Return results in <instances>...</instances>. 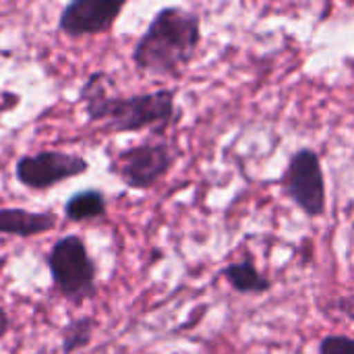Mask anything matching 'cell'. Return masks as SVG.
Here are the masks:
<instances>
[{"mask_svg":"<svg viewBox=\"0 0 354 354\" xmlns=\"http://www.w3.org/2000/svg\"><path fill=\"white\" fill-rule=\"evenodd\" d=\"M114 81L108 73L95 71L79 89L89 122H104L112 133H137L151 129L158 135L178 118L176 89L164 87L147 93L118 95L112 93Z\"/></svg>","mask_w":354,"mask_h":354,"instance_id":"cell-1","label":"cell"},{"mask_svg":"<svg viewBox=\"0 0 354 354\" xmlns=\"http://www.w3.org/2000/svg\"><path fill=\"white\" fill-rule=\"evenodd\" d=\"M201 17L183 6L160 8L133 48L137 71L153 77H178L201 46Z\"/></svg>","mask_w":354,"mask_h":354,"instance_id":"cell-2","label":"cell"},{"mask_svg":"<svg viewBox=\"0 0 354 354\" xmlns=\"http://www.w3.org/2000/svg\"><path fill=\"white\" fill-rule=\"evenodd\" d=\"M56 290L71 305H83L97 295V266L79 234L60 236L46 255Z\"/></svg>","mask_w":354,"mask_h":354,"instance_id":"cell-3","label":"cell"},{"mask_svg":"<svg viewBox=\"0 0 354 354\" xmlns=\"http://www.w3.org/2000/svg\"><path fill=\"white\" fill-rule=\"evenodd\" d=\"M176 153L162 139H147L122 147L110 160L108 170L131 191L153 189L174 166Z\"/></svg>","mask_w":354,"mask_h":354,"instance_id":"cell-4","label":"cell"},{"mask_svg":"<svg viewBox=\"0 0 354 354\" xmlns=\"http://www.w3.org/2000/svg\"><path fill=\"white\" fill-rule=\"evenodd\" d=\"M284 195L311 220L328 212V187L322 158L311 147L297 149L280 176Z\"/></svg>","mask_w":354,"mask_h":354,"instance_id":"cell-5","label":"cell"},{"mask_svg":"<svg viewBox=\"0 0 354 354\" xmlns=\"http://www.w3.org/2000/svg\"><path fill=\"white\" fill-rule=\"evenodd\" d=\"M89 170V162L79 153L60 149H44L25 153L15 164V176L21 187L29 191H46L68 178L81 176Z\"/></svg>","mask_w":354,"mask_h":354,"instance_id":"cell-6","label":"cell"},{"mask_svg":"<svg viewBox=\"0 0 354 354\" xmlns=\"http://www.w3.org/2000/svg\"><path fill=\"white\" fill-rule=\"evenodd\" d=\"M124 0H71L58 15V31L66 37L100 35L114 27Z\"/></svg>","mask_w":354,"mask_h":354,"instance_id":"cell-7","label":"cell"},{"mask_svg":"<svg viewBox=\"0 0 354 354\" xmlns=\"http://www.w3.org/2000/svg\"><path fill=\"white\" fill-rule=\"evenodd\" d=\"M58 226L54 212H31L25 207H0V234L17 239L41 236Z\"/></svg>","mask_w":354,"mask_h":354,"instance_id":"cell-8","label":"cell"},{"mask_svg":"<svg viewBox=\"0 0 354 354\" xmlns=\"http://www.w3.org/2000/svg\"><path fill=\"white\" fill-rule=\"evenodd\" d=\"M222 278L230 284L234 292L243 297H259L270 292L274 286V282L266 274H261L249 257L228 263L222 270Z\"/></svg>","mask_w":354,"mask_h":354,"instance_id":"cell-9","label":"cell"},{"mask_svg":"<svg viewBox=\"0 0 354 354\" xmlns=\"http://www.w3.org/2000/svg\"><path fill=\"white\" fill-rule=\"evenodd\" d=\"M62 212H64V218L73 224L100 220L108 212V199L104 191L100 189H83V191L73 193L66 199Z\"/></svg>","mask_w":354,"mask_h":354,"instance_id":"cell-10","label":"cell"},{"mask_svg":"<svg viewBox=\"0 0 354 354\" xmlns=\"http://www.w3.org/2000/svg\"><path fill=\"white\" fill-rule=\"evenodd\" d=\"M97 322L91 315H79L71 319L62 330H60V353L75 354L83 348H87L93 340Z\"/></svg>","mask_w":354,"mask_h":354,"instance_id":"cell-11","label":"cell"},{"mask_svg":"<svg viewBox=\"0 0 354 354\" xmlns=\"http://www.w3.org/2000/svg\"><path fill=\"white\" fill-rule=\"evenodd\" d=\"M317 354H354V338L340 334L324 336L317 346Z\"/></svg>","mask_w":354,"mask_h":354,"instance_id":"cell-12","label":"cell"},{"mask_svg":"<svg viewBox=\"0 0 354 354\" xmlns=\"http://www.w3.org/2000/svg\"><path fill=\"white\" fill-rule=\"evenodd\" d=\"M336 311L340 315H344L346 319L354 322V295H346V297H340L336 303H334Z\"/></svg>","mask_w":354,"mask_h":354,"instance_id":"cell-13","label":"cell"},{"mask_svg":"<svg viewBox=\"0 0 354 354\" xmlns=\"http://www.w3.org/2000/svg\"><path fill=\"white\" fill-rule=\"evenodd\" d=\"M10 332V317L6 313V309L0 305V340L6 338V334Z\"/></svg>","mask_w":354,"mask_h":354,"instance_id":"cell-14","label":"cell"},{"mask_svg":"<svg viewBox=\"0 0 354 354\" xmlns=\"http://www.w3.org/2000/svg\"><path fill=\"white\" fill-rule=\"evenodd\" d=\"M2 263H4V259H0V268H2Z\"/></svg>","mask_w":354,"mask_h":354,"instance_id":"cell-15","label":"cell"}]
</instances>
